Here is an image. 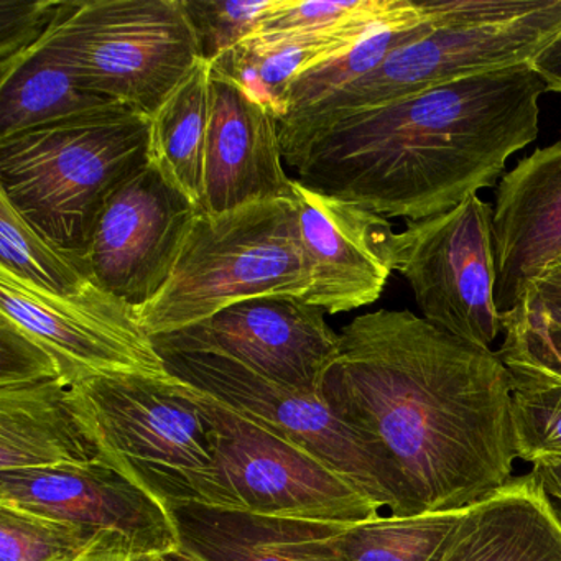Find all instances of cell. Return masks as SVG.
<instances>
[{"mask_svg": "<svg viewBox=\"0 0 561 561\" xmlns=\"http://www.w3.org/2000/svg\"><path fill=\"white\" fill-rule=\"evenodd\" d=\"M433 561H561V505L531 472L462 511Z\"/></svg>", "mask_w": 561, "mask_h": 561, "instance_id": "cell-20", "label": "cell"}, {"mask_svg": "<svg viewBox=\"0 0 561 561\" xmlns=\"http://www.w3.org/2000/svg\"><path fill=\"white\" fill-rule=\"evenodd\" d=\"M294 198L277 116L211 65V114L202 213Z\"/></svg>", "mask_w": 561, "mask_h": 561, "instance_id": "cell-16", "label": "cell"}, {"mask_svg": "<svg viewBox=\"0 0 561 561\" xmlns=\"http://www.w3.org/2000/svg\"><path fill=\"white\" fill-rule=\"evenodd\" d=\"M531 474L540 481L547 494L561 505V458H543L534 462Z\"/></svg>", "mask_w": 561, "mask_h": 561, "instance_id": "cell-34", "label": "cell"}, {"mask_svg": "<svg viewBox=\"0 0 561 561\" xmlns=\"http://www.w3.org/2000/svg\"><path fill=\"white\" fill-rule=\"evenodd\" d=\"M64 0H0V77L47 37Z\"/></svg>", "mask_w": 561, "mask_h": 561, "instance_id": "cell-31", "label": "cell"}, {"mask_svg": "<svg viewBox=\"0 0 561 561\" xmlns=\"http://www.w3.org/2000/svg\"><path fill=\"white\" fill-rule=\"evenodd\" d=\"M428 27L359 80L280 127L284 160L331 124L468 78L530 67L561 32V0H428Z\"/></svg>", "mask_w": 561, "mask_h": 561, "instance_id": "cell-3", "label": "cell"}, {"mask_svg": "<svg viewBox=\"0 0 561 561\" xmlns=\"http://www.w3.org/2000/svg\"><path fill=\"white\" fill-rule=\"evenodd\" d=\"M111 106L117 103L83 90L71 71L38 45L0 77V139Z\"/></svg>", "mask_w": 561, "mask_h": 561, "instance_id": "cell-23", "label": "cell"}, {"mask_svg": "<svg viewBox=\"0 0 561 561\" xmlns=\"http://www.w3.org/2000/svg\"><path fill=\"white\" fill-rule=\"evenodd\" d=\"M58 376H67L60 360L24 328L0 313V387Z\"/></svg>", "mask_w": 561, "mask_h": 561, "instance_id": "cell-32", "label": "cell"}, {"mask_svg": "<svg viewBox=\"0 0 561 561\" xmlns=\"http://www.w3.org/2000/svg\"><path fill=\"white\" fill-rule=\"evenodd\" d=\"M380 22L337 34L252 35L209 64L264 104L280 123L287 113L288 94L298 77L353 47Z\"/></svg>", "mask_w": 561, "mask_h": 561, "instance_id": "cell-21", "label": "cell"}, {"mask_svg": "<svg viewBox=\"0 0 561 561\" xmlns=\"http://www.w3.org/2000/svg\"><path fill=\"white\" fill-rule=\"evenodd\" d=\"M183 5L198 38L203 60L213 61L254 35L277 0H183Z\"/></svg>", "mask_w": 561, "mask_h": 561, "instance_id": "cell-30", "label": "cell"}, {"mask_svg": "<svg viewBox=\"0 0 561 561\" xmlns=\"http://www.w3.org/2000/svg\"><path fill=\"white\" fill-rule=\"evenodd\" d=\"M499 356L508 369L561 379V265L531 282L502 313Z\"/></svg>", "mask_w": 561, "mask_h": 561, "instance_id": "cell-24", "label": "cell"}, {"mask_svg": "<svg viewBox=\"0 0 561 561\" xmlns=\"http://www.w3.org/2000/svg\"><path fill=\"white\" fill-rule=\"evenodd\" d=\"M199 396L215 425L216 455L193 481L195 502L327 524H360L383 514L313 456L203 390Z\"/></svg>", "mask_w": 561, "mask_h": 561, "instance_id": "cell-8", "label": "cell"}, {"mask_svg": "<svg viewBox=\"0 0 561 561\" xmlns=\"http://www.w3.org/2000/svg\"><path fill=\"white\" fill-rule=\"evenodd\" d=\"M170 512L180 550L202 561H350L351 525L267 517L199 502L176 504Z\"/></svg>", "mask_w": 561, "mask_h": 561, "instance_id": "cell-19", "label": "cell"}, {"mask_svg": "<svg viewBox=\"0 0 561 561\" xmlns=\"http://www.w3.org/2000/svg\"><path fill=\"white\" fill-rule=\"evenodd\" d=\"M156 561H202L198 558L192 557V554L185 553V551L172 550L167 551V553L159 554L156 558Z\"/></svg>", "mask_w": 561, "mask_h": 561, "instance_id": "cell-36", "label": "cell"}, {"mask_svg": "<svg viewBox=\"0 0 561 561\" xmlns=\"http://www.w3.org/2000/svg\"><path fill=\"white\" fill-rule=\"evenodd\" d=\"M41 45L83 90L149 117L203 58L183 0H64Z\"/></svg>", "mask_w": 561, "mask_h": 561, "instance_id": "cell-6", "label": "cell"}, {"mask_svg": "<svg viewBox=\"0 0 561 561\" xmlns=\"http://www.w3.org/2000/svg\"><path fill=\"white\" fill-rule=\"evenodd\" d=\"M96 554L119 553L70 522L0 504V561H81Z\"/></svg>", "mask_w": 561, "mask_h": 561, "instance_id": "cell-27", "label": "cell"}, {"mask_svg": "<svg viewBox=\"0 0 561 561\" xmlns=\"http://www.w3.org/2000/svg\"><path fill=\"white\" fill-rule=\"evenodd\" d=\"M543 93L530 67L468 78L344 117L285 162L307 188L420 221L497 186L537 140Z\"/></svg>", "mask_w": 561, "mask_h": 561, "instance_id": "cell-2", "label": "cell"}, {"mask_svg": "<svg viewBox=\"0 0 561 561\" xmlns=\"http://www.w3.org/2000/svg\"><path fill=\"white\" fill-rule=\"evenodd\" d=\"M514 377L512 416L522 461L561 458V380L508 369Z\"/></svg>", "mask_w": 561, "mask_h": 561, "instance_id": "cell-29", "label": "cell"}, {"mask_svg": "<svg viewBox=\"0 0 561 561\" xmlns=\"http://www.w3.org/2000/svg\"><path fill=\"white\" fill-rule=\"evenodd\" d=\"M150 160L152 117L117 104L0 139V195L78 257L107 199Z\"/></svg>", "mask_w": 561, "mask_h": 561, "instance_id": "cell-4", "label": "cell"}, {"mask_svg": "<svg viewBox=\"0 0 561 561\" xmlns=\"http://www.w3.org/2000/svg\"><path fill=\"white\" fill-rule=\"evenodd\" d=\"M199 213L150 160L107 199L78 261L101 288L140 310L169 284Z\"/></svg>", "mask_w": 561, "mask_h": 561, "instance_id": "cell-11", "label": "cell"}, {"mask_svg": "<svg viewBox=\"0 0 561 561\" xmlns=\"http://www.w3.org/2000/svg\"><path fill=\"white\" fill-rule=\"evenodd\" d=\"M294 202L313 280L301 301L336 314L379 300L393 274L390 219L295 179Z\"/></svg>", "mask_w": 561, "mask_h": 561, "instance_id": "cell-15", "label": "cell"}, {"mask_svg": "<svg viewBox=\"0 0 561 561\" xmlns=\"http://www.w3.org/2000/svg\"><path fill=\"white\" fill-rule=\"evenodd\" d=\"M157 557H130V554H96L81 561H156Z\"/></svg>", "mask_w": 561, "mask_h": 561, "instance_id": "cell-35", "label": "cell"}, {"mask_svg": "<svg viewBox=\"0 0 561 561\" xmlns=\"http://www.w3.org/2000/svg\"><path fill=\"white\" fill-rule=\"evenodd\" d=\"M100 461L117 465L78 380L0 387V472Z\"/></svg>", "mask_w": 561, "mask_h": 561, "instance_id": "cell-18", "label": "cell"}, {"mask_svg": "<svg viewBox=\"0 0 561 561\" xmlns=\"http://www.w3.org/2000/svg\"><path fill=\"white\" fill-rule=\"evenodd\" d=\"M492 216L494 206L474 195L442 215L407 221L392 248L393 272L412 288L423 320L484 350L502 336Z\"/></svg>", "mask_w": 561, "mask_h": 561, "instance_id": "cell-10", "label": "cell"}, {"mask_svg": "<svg viewBox=\"0 0 561 561\" xmlns=\"http://www.w3.org/2000/svg\"><path fill=\"white\" fill-rule=\"evenodd\" d=\"M0 268L61 297L81 294L94 282L77 255L42 238L4 195H0Z\"/></svg>", "mask_w": 561, "mask_h": 561, "instance_id": "cell-26", "label": "cell"}, {"mask_svg": "<svg viewBox=\"0 0 561 561\" xmlns=\"http://www.w3.org/2000/svg\"><path fill=\"white\" fill-rule=\"evenodd\" d=\"M170 376L203 390L300 448L387 514L402 515L396 479L376 446L324 399L272 382L225 354L160 351Z\"/></svg>", "mask_w": 561, "mask_h": 561, "instance_id": "cell-9", "label": "cell"}, {"mask_svg": "<svg viewBox=\"0 0 561 561\" xmlns=\"http://www.w3.org/2000/svg\"><path fill=\"white\" fill-rule=\"evenodd\" d=\"M495 304L507 313L531 282L561 261V140L505 172L495 190Z\"/></svg>", "mask_w": 561, "mask_h": 561, "instance_id": "cell-17", "label": "cell"}, {"mask_svg": "<svg viewBox=\"0 0 561 561\" xmlns=\"http://www.w3.org/2000/svg\"><path fill=\"white\" fill-rule=\"evenodd\" d=\"M111 458L167 507L195 502L216 432L196 387L173 376L91 374L78 380Z\"/></svg>", "mask_w": 561, "mask_h": 561, "instance_id": "cell-7", "label": "cell"}, {"mask_svg": "<svg viewBox=\"0 0 561 561\" xmlns=\"http://www.w3.org/2000/svg\"><path fill=\"white\" fill-rule=\"evenodd\" d=\"M0 313L41 341L71 379L117 373L170 376L136 308L96 282L61 297L0 268Z\"/></svg>", "mask_w": 561, "mask_h": 561, "instance_id": "cell-13", "label": "cell"}, {"mask_svg": "<svg viewBox=\"0 0 561 561\" xmlns=\"http://www.w3.org/2000/svg\"><path fill=\"white\" fill-rule=\"evenodd\" d=\"M557 265H561V261H560V262H558V264H557Z\"/></svg>", "mask_w": 561, "mask_h": 561, "instance_id": "cell-38", "label": "cell"}, {"mask_svg": "<svg viewBox=\"0 0 561 561\" xmlns=\"http://www.w3.org/2000/svg\"><path fill=\"white\" fill-rule=\"evenodd\" d=\"M321 392L386 459L402 517L468 507L514 478L511 370L410 310L346 324Z\"/></svg>", "mask_w": 561, "mask_h": 561, "instance_id": "cell-1", "label": "cell"}, {"mask_svg": "<svg viewBox=\"0 0 561 561\" xmlns=\"http://www.w3.org/2000/svg\"><path fill=\"white\" fill-rule=\"evenodd\" d=\"M211 64L199 60L152 117V162L198 208L205 199Z\"/></svg>", "mask_w": 561, "mask_h": 561, "instance_id": "cell-22", "label": "cell"}, {"mask_svg": "<svg viewBox=\"0 0 561 561\" xmlns=\"http://www.w3.org/2000/svg\"><path fill=\"white\" fill-rule=\"evenodd\" d=\"M465 508L416 515L380 514L346 531L350 561H433Z\"/></svg>", "mask_w": 561, "mask_h": 561, "instance_id": "cell-25", "label": "cell"}, {"mask_svg": "<svg viewBox=\"0 0 561 561\" xmlns=\"http://www.w3.org/2000/svg\"><path fill=\"white\" fill-rule=\"evenodd\" d=\"M412 0H277L254 35L337 34L386 21ZM252 37V35H251Z\"/></svg>", "mask_w": 561, "mask_h": 561, "instance_id": "cell-28", "label": "cell"}, {"mask_svg": "<svg viewBox=\"0 0 561 561\" xmlns=\"http://www.w3.org/2000/svg\"><path fill=\"white\" fill-rule=\"evenodd\" d=\"M517 370H520V369H517ZM524 373H527V370H524ZM530 374H534V373H530ZM538 376H540V374H538ZM543 377H547V376H543ZM548 379H557V377H548ZM557 380H561V379H557Z\"/></svg>", "mask_w": 561, "mask_h": 561, "instance_id": "cell-37", "label": "cell"}, {"mask_svg": "<svg viewBox=\"0 0 561 561\" xmlns=\"http://www.w3.org/2000/svg\"><path fill=\"white\" fill-rule=\"evenodd\" d=\"M311 284L294 198L254 203L219 216L199 213L169 284L137 314L150 336H160L251 298L304 300Z\"/></svg>", "mask_w": 561, "mask_h": 561, "instance_id": "cell-5", "label": "cell"}, {"mask_svg": "<svg viewBox=\"0 0 561 561\" xmlns=\"http://www.w3.org/2000/svg\"><path fill=\"white\" fill-rule=\"evenodd\" d=\"M530 68L545 90L561 94V32L537 55Z\"/></svg>", "mask_w": 561, "mask_h": 561, "instance_id": "cell-33", "label": "cell"}, {"mask_svg": "<svg viewBox=\"0 0 561 561\" xmlns=\"http://www.w3.org/2000/svg\"><path fill=\"white\" fill-rule=\"evenodd\" d=\"M0 504L70 522L130 557L179 550L170 508L110 461L0 472Z\"/></svg>", "mask_w": 561, "mask_h": 561, "instance_id": "cell-12", "label": "cell"}, {"mask_svg": "<svg viewBox=\"0 0 561 561\" xmlns=\"http://www.w3.org/2000/svg\"><path fill=\"white\" fill-rule=\"evenodd\" d=\"M159 351H211L259 376L305 392H321L340 351V333L324 310L294 297L239 301L175 333L153 336Z\"/></svg>", "mask_w": 561, "mask_h": 561, "instance_id": "cell-14", "label": "cell"}]
</instances>
